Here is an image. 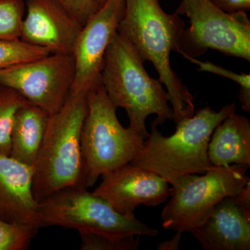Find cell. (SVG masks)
<instances>
[{
	"instance_id": "obj_24",
	"label": "cell",
	"mask_w": 250,
	"mask_h": 250,
	"mask_svg": "<svg viewBox=\"0 0 250 250\" xmlns=\"http://www.w3.org/2000/svg\"><path fill=\"white\" fill-rule=\"evenodd\" d=\"M215 6L228 13L246 12L250 9V0H209Z\"/></svg>"
},
{
	"instance_id": "obj_8",
	"label": "cell",
	"mask_w": 250,
	"mask_h": 250,
	"mask_svg": "<svg viewBox=\"0 0 250 250\" xmlns=\"http://www.w3.org/2000/svg\"><path fill=\"white\" fill-rule=\"evenodd\" d=\"M176 14L190 27L180 38L179 54L195 58L208 49L250 62V21L246 12L228 14L209 0H182Z\"/></svg>"
},
{
	"instance_id": "obj_11",
	"label": "cell",
	"mask_w": 250,
	"mask_h": 250,
	"mask_svg": "<svg viewBox=\"0 0 250 250\" xmlns=\"http://www.w3.org/2000/svg\"><path fill=\"white\" fill-rule=\"evenodd\" d=\"M93 192L123 215L134 214L141 205L156 207L170 197V184L159 174L130 164L102 175Z\"/></svg>"
},
{
	"instance_id": "obj_16",
	"label": "cell",
	"mask_w": 250,
	"mask_h": 250,
	"mask_svg": "<svg viewBox=\"0 0 250 250\" xmlns=\"http://www.w3.org/2000/svg\"><path fill=\"white\" fill-rule=\"evenodd\" d=\"M49 115L42 108L27 103L15 117L11 136L10 156L34 166L45 136Z\"/></svg>"
},
{
	"instance_id": "obj_2",
	"label": "cell",
	"mask_w": 250,
	"mask_h": 250,
	"mask_svg": "<svg viewBox=\"0 0 250 250\" xmlns=\"http://www.w3.org/2000/svg\"><path fill=\"white\" fill-rule=\"evenodd\" d=\"M143 63L132 45L117 32L105 55L101 84L113 104L126 111L128 126L146 139L148 117L156 115L154 122L159 126L174 120V113L164 85L149 76Z\"/></svg>"
},
{
	"instance_id": "obj_21",
	"label": "cell",
	"mask_w": 250,
	"mask_h": 250,
	"mask_svg": "<svg viewBox=\"0 0 250 250\" xmlns=\"http://www.w3.org/2000/svg\"><path fill=\"white\" fill-rule=\"evenodd\" d=\"M82 250H137L140 236L111 237L95 233H80Z\"/></svg>"
},
{
	"instance_id": "obj_12",
	"label": "cell",
	"mask_w": 250,
	"mask_h": 250,
	"mask_svg": "<svg viewBox=\"0 0 250 250\" xmlns=\"http://www.w3.org/2000/svg\"><path fill=\"white\" fill-rule=\"evenodd\" d=\"M189 232L205 250H250V182L219 202Z\"/></svg>"
},
{
	"instance_id": "obj_4",
	"label": "cell",
	"mask_w": 250,
	"mask_h": 250,
	"mask_svg": "<svg viewBox=\"0 0 250 250\" xmlns=\"http://www.w3.org/2000/svg\"><path fill=\"white\" fill-rule=\"evenodd\" d=\"M87 109L86 95H70L62 108L49 116L34 166L32 191L39 203L65 188L84 186L81 134Z\"/></svg>"
},
{
	"instance_id": "obj_26",
	"label": "cell",
	"mask_w": 250,
	"mask_h": 250,
	"mask_svg": "<svg viewBox=\"0 0 250 250\" xmlns=\"http://www.w3.org/2000/svg\"><path fill=\"white\" fill-rule=\"evenodd\" d=\"M95 1H96L100 6H101L102 5L104 4L105 2H106L108 0H95Z\"/></svg>"
},
{
	"instance_id": "obj_25",
	"label": "cell",
	"mask_w": 250,
	"mask_h": 250,
	"mask_svg": "<svg viewBox=\"0 0 250 250\" xmlns=\"http://www.w3.org/2000/svg\"><path fill=\"white\" fill-rule=\"evenodd\" d=\"M182 233L176 232V234L170 240L164 241L159 243L157 250H177L180 246Z\"/></svg>"
},
{
	"instance_id": "obj_5",
	"label": "cell",
	"mask_w": 250,
	"mask_h": 250,
	"mask_svg": "<svg viewBox=\"0 0 250 250\" xmlns=\"http://www.w3.org/2000/svg\"><path fill=\"white\" fill-rule=\"evenodd\" d=\"M87 109L81 147L83 161V185L92 187L104 174L130 164L144 146V136L124 127L103 85L87 93Z\"/></svg>"
},
{
	"instance_id": "obj_18",
	"label": "cell",
	"mask_w": 250,
	"mask_h": 250,
	"mask_svg": "<svg viewBox=\"0 0 250 250\" xmlns=\"http://www.w3.org/2000/svg\"><path fill=\"white\" fill-rule=\"evenodd\" d=\"M25 11L24 0H0V41L21 40Z\"/></svg>"
},
{
	"instance_id": "obj_22",
	"label": "cell",
	"mask_w": 250,
	"mask_h": 250,
	"mask_svg": "<svg viewBox=\"0 0 250 250\" xmlns=\"http://www.w3.org/2000/svg\"><path fill=\"white\" fill-rule=\"evenodd\" d=\"M184 58L190 61L192 63L198 65V71L208 72L215 75H220L233 81L240 85V92L238 94V100L243 111L250 112V74H237L236 72L229 70L228 69L218 66L211 62H201L197 59L192 58L188 56L184 55Z\"/></svg>"
},
{
	"instance_id": "obj_7",
	"label": "cell",
	"mask_w": 250,
	"mask_h": 250,
	"mask_svg": "<svg viewBox=\"0 0 250 250\" xmlns=\"http://www.w3.org/2000/svg\"><path fill=\"white\" fill-rule=\"evenodd\" d=\"M250 166L213 167L202 175L188 174L170 182V199L161 211L162 227L189 232L203 221L219 202L237 195L250 182Z\"/></svg>"
},
{
	"instance_id": "obj_15",
	"label": "cell",
	"mask_w": 250,
	"mask_h": 250,
	"mask_svg": "<svg viewBox=\"0 0 250 250\" xmlns=\"http://www.w3.org/2000/svg\"><path fill=\"white\" fill-rule=\"evenodd\" d=\"M213 167L238 164L250 166V123L246 116L229 115L215 127L208 143Z\"/></svg>"
},
{
	"instance_id": "obj_6",
	"label": "cell",
	"mask_w": 250,
	"mask_h": 250,
	"mask_svg": "<svg viewBox=\"0 0 250 250\" xmlns=\"http://www.w3.org/2000/svg\"><path fill=\"white\" fill-rule=\"evenodd\" d=\"M83 185L65 188L39 202L41 228L60 227L80 233L111 237H156L159 231L143 223L134 214L117 212L106 200Z\"/></svg>"
},
{
	"instance_id": "obj_23",
	"label": "cell",
	"mask_w": 250,
	"mask_h": 250,
	"mask_svg": "<svg viewBox=\"0 0 250 250\" xmlns=\"http://www.w3.org/2000/svg\"><path fill=\"white\" fill-rule=\"evenodd\" d=\"M77 21L84 25L100 6L95 0H58Z\"/></svg>"
},
{
	"instance_id": "obj_1",
	"label": "cell",
	"mask_w": 250,
	"mask_h": 250,
	"mask_svg": "<svg viewBox=\"0 0 250 250\" xmlns=\"http://www.w3.org/2000/svg\"><path fill=\"white\" fill-rule=\"evenodd\" d=\"M185 23L179 15L168 14L159 0H125L124 14L118 33L132 45L143 62L155 67L166 87L173 110L174 123L195 113L193 97L170 65V54L180 52Z\"/></svg>"
},
{
	"instance_id": "obj_3",
	"label": "cell",
	"mask_w": 250,
	"mask_h": 250,
	"mask_svg": "<svg viewBox=\"0 0 250 250\" xmlns=\"http://www.w3.org/2000/svg\"><path fill=\"white\" fill-rule=\"evenodd\" d=\"M236 109L234 103L219 111L209 106L200 108L176 124L175 132L169 136L161 134L152 122L142 150L131 164L159 174L169 184L186 174L205 173L213 167L208 156L211 135Z\"/></svg>"
},
{
	"instance_id": "obj_13",
	"label": "cell",
	"mask_w": 250,
	"mask_h": 250,
	"mask_svg": "<svg viewBox=\"0 0 250 250\" xmlns=\"http://www.w3.org/2000/svg\"><path fill=\"white\" fill-rule=\"evenodd\" d=\"M25 5L21 40L50 53L72 55L83 25L58 0H26Z\"/></svg>"
},
{
	"instance_id": "obj_19",
	"label": "cell",
	"mask_w": 250,
	"mask_h": 250,
	"mask_svg": "<svg viewBox=\"0 0 250 250\" xmlns=\"http://www.w3.org/2000/svg\"><path fill=\"white\" fill-rule=\"evenodd\" d=\"M50 54L48 49L21 40L0 41V71L7 67Z\"/></svg>"
},
{
	"instance_id": "obj_10",
	"label": "cell",
	"mask_w": 250,
	"mask_h": 250,
	"mask_svg": "<svg viewBox=\"0 0 250 250\" xmlns=\"http://www.w3.org/2000/svg\"><path fill=\"white\" fill-rule=\"evenodd\" d=\"M125 0H108L82 27L72 57L75 77L72 95H86L101 85L105 55L124 14Z\"/></svg>"
},
{
	"instance_id": "obj_20",
	"label": "cell",
	"mask_w": 250,
	"mask_h": 250,
	"mask_svg": "<svg viewBox=\"0 0 250 250\" xmlns=\"http://www.w3.org/2000/svg\"><path fill=\"white\" fill-rule=\"evenodd\" d=\"M39 229L32 225L9 223L0 219V250L29 249Z\"/></svg>"
},
{
	"instance_id": "obj_14",
	"label": "cell",
	"mask_w": 250,
	"mask_h": 250,
	"mask_svg": "<svg viewBox=\"0 0 250 250\" xmlns=\"http://www.w3.org/2000/svg\"><path fill=\"white\" fill-rule=\"evenodd\" d=\"M34 166L0 153V219L39 227L32 191Z\"/></svg>"
},
{
	"instance_id": "obj_17",
	"label": "cell",
	"mask_w": 250,
	"mask_h": 250,
	"mask_svg": "<svg viewBox=\"0 0 250 250\" xmlns=\"http://www.w3.org/2000/svg\"><path fill=\"white\" fill-rule=\"evenodd\" d=\"M28 102L13 88L0 84V153L10 155L15 117Z\"/></svg>"
},
{
	"instance_id": "obj_9",
	"label": "cell",
	"mask_w": 250,
	"mask_h": 250,
	"mask_svg": "<svg viewBox=\"0 0 250 250\" xmlns=\"http://www.w3.org/2000/svg\"><path fill=\"white\" fill-rule=\"evenodd\" d=\"M75 77L72 55L50 53L1 70L0 84L16 90L50 116L67 101Z\"/></svg>"
}]
</instances>
